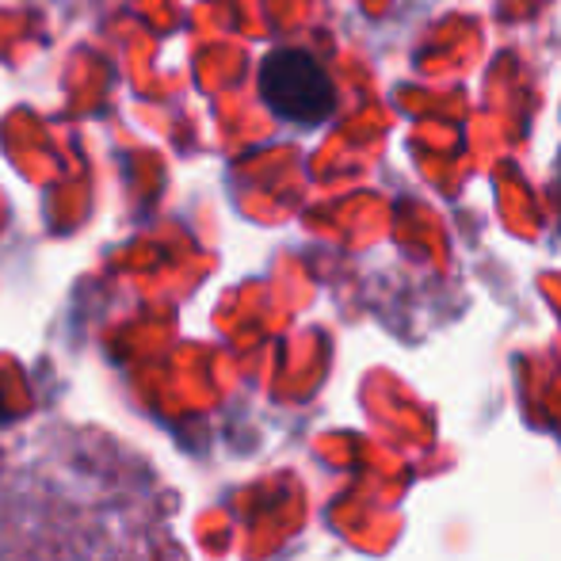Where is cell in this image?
<instances>
[{"mask_svg": "<svg viewBox=\"0 0 561 561\" xmlns=\"http://www.w3.org/2000/svg\"><path fill=\"white\" fill-rule=\"evenodd\" d=\"M153 466L107 432L46 428L0 462V561H164Z\"/></svg>", "mask_w": 561, "mask_h": 561, "instance_id": "6da1fadb", "label": "cell"}, {"mask_svg": "<svg viewBox=\"0 0 561 561\" xmlns=\"http://www.w3.org/2000/svg\"><path fill=\"white\" fill-rule=\"evenodd\" d=\"M260 100L275 118L302 130L329 123L340 104L336 84L321 58L298 46H279L260 61Z\"/></svg>", "mask_w": 561, "mask_h": 561, "instance_id": "7a4b0ae2", "label": "cell"}, {"mask_svg": "<svg viewBox=\"0 0 561 561\" xmlns=\"http://www.w3.org/2000/svg\"><path fill=\"white\" fill-rule=\"evenodd\" d=\"M554 192H558V229H561V164H558V184H554Z\"/></svg>", "mask_w": 561, "mask_h": 561, "instance_id": "3957f363", "label": "cell"}]
</instances>
